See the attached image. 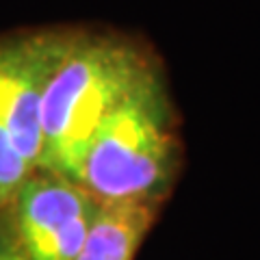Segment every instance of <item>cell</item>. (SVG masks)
Returning <instances> with one entry per match:
<instances>
[{
	"instance_id": "obj_6",
	"label": "cell",
	"mask_w": 260,
	"mask_h": 260,
	"mask_svg": "<svg viewBox=\"0 0 260 260\" xmlns=\"http://www.w3.org/2000/svg\"><path fill=\"white\" fill-rule=\"evenodd\" d=\"M30 172H35V167L24 158L11 135L0 126V213L9 208L15 193Z\"/></svg>"
},
{
	"instance_id": "obj_3",
	"label": "cell",
	"mask_w": 260,
	"mask_h": 260,
	"mask_svg": "<svg viewBox=\"0 0 260 260\" xmlns=\"http://www.w3.org/2000/svg\"><path fill=\"white\" fill-rule=\"evenodd\" d=\"M98 202L68 176L35 169L7 208L28 260H76Z\"/></svg>"
},
{
	"instance_id": "obj_1",
	"label": "cell",
	"mask_w": 260,
	"mask_h": 260,
	"mask_svg": "<svg viewBox=\"0 0 260 260\" xmlns=\"http://www.w3.org/2000/svg\"><path fill=\"white\" fill-rule=\"evenodd\" d=\"M156 68L139 46L109 32H72L42 100L39 167L78 182L89 141L104 117Z\"/></svg>"
},
{
	"instance_id": "obj_7",
	"label": "cell",
	"mask_w": 260,
	"mask_h": 260,
	"mask_svg": "<svg viewBox=\"0 0 260 260\" xmlns=\"http://www.w3.org/2000/svg\"><path fill=\"white\" fill-rule=\"evenodd\" d=\"M0 260H28L26 251L22 249L18 234L13 230L11 217L7 210L0 213Z\"/></svg>"
},
{
	"instance_id": "obj_4",
	"label": "cell",
	"mask_w": 260,
	"mask_h": 260,
	"mask_svg": "<svg viewBox=\"0 0 260 260\" xmlns=\"http://www.w3.org/2000/svg\"><path fill=\"white\" fill-rule=\"evenodd\" d=\"M70 37V30H35L0 37V126L35 169L42 156L44 91Z\"/></svg>"
},
{
	"instance_id": "obj_5",
	"label": "cell",
	"mask_w": 260,
	"mask_h": 260,
	"mask_svg": "<svg viewBox=\"0 0 260 260\" xmlns=\"http://www.w3.org/2000/svg\"><path fill=\"white\" fill-rule=\"evenodd\" d=\"M158 208L156 204H98L76 260H133Z\"/></svg>"
},
{
	"instance_id": "obj_2",
	"label": "cell",
	"mask_w": 260,
	"mask_h": 260,
	"mask_svg": "<svg viewBox=\"0 0 260 260\" xmlns=\"http://www.w3.org/2000/svg\"><path fill=\"white\" fill-rule=\"evenodd\" d=\"M180 141L165 83L152 68L89 141L78 184L98 204H156L172 189Z\"/></svg>"
}]
</instances>
